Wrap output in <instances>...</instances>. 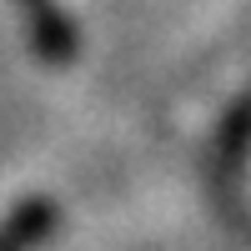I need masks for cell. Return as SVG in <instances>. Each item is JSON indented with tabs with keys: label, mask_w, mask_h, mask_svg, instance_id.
Here are the masks:
<instances>
[{
	"label": "cell",
	"mask_w": 251,
	"mask_h": 251,
	"mask_svg": "<svg viewBox=\"0 0 251 251\" xmlns=\"http://www.w3.org/2000/svg\"><path fill=\"white\" fill-rule=\"evenodd\" d=\"M55 221H60V211H55L50 196H25L20 206H10V211L0 216V251H30V246H40L55 231Z\"/></svg>",
	"instance_id": "obj_1"
}]
</instances>
